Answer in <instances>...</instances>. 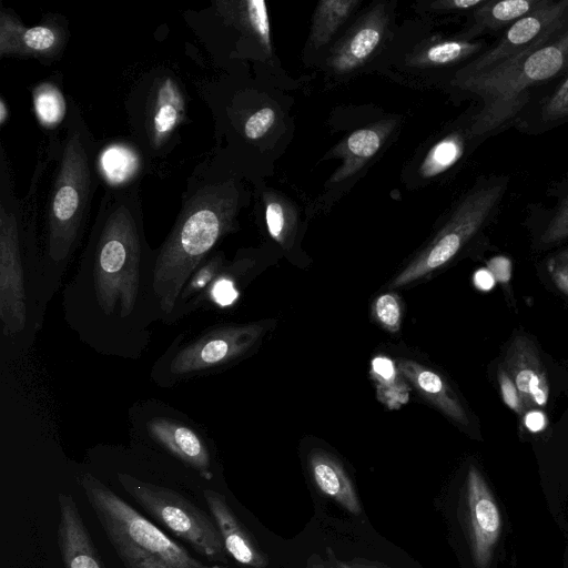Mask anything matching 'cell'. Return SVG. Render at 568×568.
<instances>
[{"mask_svg":"<svg viewBox=\"0 0 568 568\" xmlns=\"http://www.w3.org/2000/svg\"><path fill=\"white\" fill-rule=\"evenodd\" d=\"M156 248L146 241L138 187H109L73 276L62 315L98 354L138 359L162 313L154 287Z\"/></svg>","mask_w":568,"mask_h":568,"instance_id":"6da1fadb","label":"cell"},{"mask_svg":"<svg viewBox=\"0 0 568 568\" xmlns=\"http://www.w3.org/2000/svg\"><path fill=\"white\" fill-rule=\"evenodd\" d=\"M54 294L44 274L34 227L27 225L1 150L0 324L2 353L9 358L33 344Z\"/></svg>","mask_w":568,"mask_h":568,"instance_id":"7a4b0ae2","label":"cell"},{"mask_svg":"<svg viewBox=\"0 0 568 568\" xmlns=\"http://www.w3.org/2000/svg\"><path fill=\"white\" fill-rule=\"evenodd\" d=\"M239 197L231 180L201 184L185 195L171 231L156 248L154 287L163 324H172L184 284L230 232Z\"/></svg>","mask_w":568,"mask_h":568,"instance_id":"3957f363","label":"cell"},{"mask_svg":"<svg viewBox=\"0 0 568 568\" xmlns=\"http://www.w3.org/2000/svg\"><path fill=\"white\" fill-rule=\"evenodd\" d=\"M92 151L83 125L77 120L70 123L50 192L40 245L44 274L55 293L84 234L98 173L93 168Z\"/></svg>","mask_w":568,"mask_h":568,"instance_id":"277c9868","label":"cell"},{"mask_svg":"<svg viewBox=\"0 0 568 568\" xmlns=\"http://www.w3.org/2000/svg\"><path fill=\"white\" fill-rule=\"evenodd\" d=\"M568 68V14L528 49L493 70L453 80L459 89L483 99L471 133L494 131L515 118L527 102L528 90L552 79Z\"/></svg>","mask_w":568,"mask_h":568,"instance_id":"5b68a950","label":"cell"},{"mask_svg":"<svg viewBox=\"0 0 568 568\" xmlns=\"http://www.w3.org/2000/svg\"><path fill=\"white\" fill-rule=\"evenodd\" d=\"M78 483L124 568H232L195 559L92 474Z\"/></svg>","mask_w":568,"mask_h":568,"instance_id":"8992f818","label":"cell"},{"mask_svg":"<svg viewBox=\"0 0 568 568\" xmlns=\"http://www.w3.org/2000/svg\"><path fill=\"white\" fill-rule=\"evenodd\" d=\"M265 331L262 323L219 324L195 335L174 337L155 361L150 377L159 387L209 376L252 351Z\"/></svg>","mask_w":568,"mask_h":568,"instance_id":"52a82bcc","label":"cell"},{"mask_svg":"<svg viewBox=\"0 0 568 568\" xmlns=\"http://www.w3.org/2000/svg\"><path fill=\"white\" fill-rule=\"evenodd\" d=\"M122 488L158 523L209 560L227 565V552L212 518L180 493L118 473Z\"/></svg>","mask_w":568,"mask_h":568,"instance_id":"ba28073f","label":"cell"},{"mask_svg":"<svg viewBox=\"0 0 568 568\" xmlns=\"http://www.w3.org/2000/svg\"><path fill=\"white\" fill-rule=\"evenodd\" d=\"M506 179L474 187L458 203L448 221L398 274L389 287L408 285L448 263L479 231L499 204L506 190Z\"/></svg>","mask_w":568,"mask_h":568,"instance_id":"9c48e42d","label":"cell"},{"mask_svg":"<svg viewBox=\"0 0 568 568\" xmlns=\"http://www.w3.org/2000/svg\"><path fill=\"white\" fill-rule=\"evenodd\" d=\"M130 426L135 435L195 470L204 479H212V456L200 425L162 402L145 400L129 410Z\"/></svg>","mask_w":568,"mask_h":568,"instance_id":"30bf717a","label":"cell"},{"mask_svg":"<svg viewBox=\"0 0 568 568\" xmlns=\"http://www.w3.org/2000/svg\"><path fill=\"white\" fill-rule=\"evenodd\" d=\"M463 516L475 567L489 568L501 534V515L488 484L474 465L466 476Z\"/></svg>","mask_w":568,"mask_h":568,"instance_id":"8fae6325","label":"cell"},{"mask_svg":"<svg viewBox=\"0 0 568 568\" xmlns=\"http://www.w3.org/2000/svg\"><path fill=\"white\" fill-rule=\"evenodd\" d=\"M568 14V0H550L544 7L523 17L506 30L496 45L460 69L454 80L488 72L516 57L535 43L550 28Z\"/></svg>","mask_w":568,"mask_h":568,"instance_id":"7c38bea8","label":"cell"},{"mask_svg":"<svg viewBox=\"0 0 568 568\" xmlns=\"http://www.w3.org/2000/svg\"><path fill=\"white\" fill-rule=\"evenodd\" d=\"M504 365L523 398L526 410L547 405V374L539 351L528 336L517 334L513 337L505 354Z\"/></svg>","mask_w":568,"mask_h":568,"instance_id":"4fadbf2b","label":"cell"},{"mask_svg":"<svg viewBox=\"0 0 568 568\" xmlns=\"http://www.w3.org/2000/svg\"><path fill=\"white\" fill-rule=\"evenodd\" d=\"M67 36L59 24L50 22L24 27L6 10L0 17V55L52 59L62 52Z\"/></svg>","mask_w":568,"mask_h":568,"instance_id":"5bb4252c","label":"cell"},{"mask_svg":"<svg viewBox=\"0 0 568 568\" xmlns=\"http://www.w3.org/2000/svg\"><path fill=\"white\" fill-rule=\"evenodd\" d=\"M387 24L385 6L376 4L335 45L327 60L328 65L336 73H347L363 65L379 45Z\"/></svg>","mask_w":568,"mask_h":568,"instance_id":"9a60e30c","label":"cell"},{"mask_svg":"<svg viewBox=\"0 0 568 568\" xmlns=\"http://www.w3.org/2000/svg\"><path fill=\"white\" fill-rule=\"evenodd\" d=\"M58 546L64 568H106L73 497L59 493Z\"/></svg>","mask_w":568,"mask_h":568,"instance_id":"2e32d148","label":"cell"},{"mask_svg":"<svg viewBox=\"0 0 568 568\" xmlns=\"http://www.w3.org/2000/svg\"><path fill=\"white\" fill-rule=\"evenodd\" d=\"M203 496L220 530L226 552L239 564L248 568H266L267 556L233 513L225 496L212 489H204Z\"/></svg>","mask_w":568,"mask_h":568,"instance_id":"e0dca14e","label":"cell"},{"mask_svg":"<svg viewBox=\"0 0 568 568\" xmlns=\"http://www.w3.org/2000/svg\"><path fill=\"white\" fill-rule=\"evenodd\" d=\"M398 372L414 388L460 426H469V418L462 402L446 383L433 369L410 359H397Z\"/></svg>","mask_w":568,"mask_h":568,"instance_id":"ac0fdd59","label":"cell"},{"mask_svg":"<svg viewBox=\"0 0 568 568\" xmlns=\"http://www.w3.org/2000/svg\"><path fill=\"white\" fill-rule=\"evenodd\" d=\"M312 478L321 493L353 515L362 513L355 487L341 462L329 453L314 449L308 455Z\"/></svg>","mask_w":568,"mask_h":568,"instance_id":"d6986e66","label":"cell"},{"mask_svg":"<svg viewBox=\"0 0 568 568\" xmlns=\"http://www.w3.org/2000/svg\"><path fill=\"white\" fill-rule=\"evenodd\" d=\"M396 125L395 120H384L372 126L351 133L336 149L335 153L343 163L331 176L332 183H338L355 174L381 149L384 140Z\"/></svg>","mask_w":568,"mask_h":568,"instance_id":"ffe728a7","label":"cell"},{"mask_svg":"<svg viewBox=\"0 0 568 568\" xmlns=\"http://www.w3.org/2000/svg\"><path fill=\"white\" fill-rule=\"evenodd\" d=\"M185 113L184 98L176 82L163 79L154 92L149 131L154 146H160L174 132Z\"/></svg>","mask_w":568,"mask_h":568,"instance_id":"44dd1931","label":"cell"},{"mask_svg":"<svg viewBox=\"0 0 568 568\" xmlns=\"http://www.w3.org/2000/svg\"><path fill=\"white\" fill-rule=\"evenodd\" d=\"M550 0H486L484 4L474 10V20L469 34L483 31H496L511 26L523 17L547 4ZM471 36V37H473Z\"/></svg>","mask_w":568,"mask_h":568,"instance_id":"7402d4cb","label":"cell"},{"mask_svg":"<svg viewBox=\"0 0 568 568\" xmlns=\"http://www.w3.org/2000/svg\"><path fill=\"white\" fill-rule=\"evenodd\" d=\"M97 171L109 187H126L141 170L138 152L125 143H112L97 158Z\"/></svg>","mask_w":568,"mask_h":568,"instance_id":"603a6c76","label":"cell"},{"mask_svg":"<svg viewBox=\"0 0 568 568\" xmlns=\"http://www.w3.org/2000/svg\"><path fill=\"white\" fill-rule=\"evenodd\" d=\"M358 0H323L318 2L311 28V43L315 49L329 42L337 29L345 22Z\"/></svg>","mask_w":568,"mask_h":568,"instance_id":"cb8c5ba5","label":"cell"},{"mask_svg":"<svg viewBox=\"0 0 568 568\" xmlns=\"http://www.w3.org/2000/svg\"><path fill=\"white\" fill-rule=\"evenodd\" d=\"M483 48L481 42L467 40H445L434 43L410 59V64L418 67L445 65L462 61Z\"/></svg>","mask_w":568,"mask_h":568,"instance_id":"d4e9b609","label":"cell"},{"mask_svg":"<svg viewBox=\"0 0 568 568\" xmlns=\"http://www.w3.org/2000/svg\"><path fill=\"white\" fill-rule=\"evenodd\" d=\"M371 374L376 382L377 394L388 407L396 408L407 402L408 394L405 384L398 376L395 363L385 356L372 361Z\"/></svg>","mask_w":568,"mask_h":568,"instance_id":"484cf974","label":"cell"},{"mask_svg":"<svg viewBox=\"0 0 568 568\" xmlns=\"http://www.w3.org/2000/svg\"><path fill=\"white\" fill-rule=\"evenodd\" d=\"M464 153V138L454 132L435 143L425 155L419 173L423 178H434L452 168Z\"/></svg>","mask_w":568,"mask_h":568,"instance_id":"4316f807","label":"cell"},{"mask_svg":"<svg viewBox=\"0 0 568 568\" xmlns=\"http://www.w3.org/2000/svg\"><path fill=\"white\" fill-rule=\"evenodd\" d=\"M34 113L44 126L58 125L65 115V101L54 84L43 82L32 92Z\"/></svg>","mask_w":568,"mask_h":568,"instance_id":"83f0119b","label":"cell"},{"mask_svg":"<svg viewBox=\"0 0 568 568\" xmlns=\"http://www.w3.org/2000/svg\"><path fill=\"white\" fill-rule=\"evenodd\" d=\"M245 22L267 54L272 53L271 26L265 1L242 2Z\"/></svg>","mask_w":568,"mask_h":568,"instance_id":"f1b7e54d","label":"cell"},{"mask_svg":"<svg viewBox=\"0 0 568 568\" xmlns=\"http://www.w3.org/2000/svg\"><path fill=\"white\" fill-rule=\"evenodd\" d=\"M265 222L270 235L283 244L290 232L291 220L288 210L280 200L273 197L266 200Z\"/></svg>","mask_w":568,"mask_h":568,"instance_id":"f546056e","label":"cell"},{"mask_svg":"<svg viewBox=\"0 0 568 568\" xmlns=\"http://www.w3.org/2000/svg\"><path fill=\"white\" fill-rule=\"evenodd\" d=\"M376 320L388 331L397 332L400 326V305L397 296L390 293L381 295L373 305Z\"/></svg>","mask_w":568,"mask_h":568,"instance_id":"4dcf8cb0","label":"cell"},{"mask_svg":"<svg viewBox=\"0 0 568 568\" xmlns=\"http://www.w3.org/2000/svg\"><path fill=\"white\" fill-rule=\"evenodd\" d=\"M568 116V75L546 100L541 109V119L554 122Z\"/></svg>","mask_w":568,"mask_h":568,"instance_id":"1f68e13d","label":"cell"},{"mask_svg":"<svg viewBox=\"0 0 568 568\" xmlns=\"http://www.w3.org/2000/svg\"><path fill=\"white\" fill-rule=\"evenodd\" d=\"M568 239V196L557 209L546 226L540 242L544 245H554Z\"/></svg>","mask_w":568,"mask_h":568,"instance_id":"d6a6232c","label":"cell"},{"mask_svg":"<svg viewBox=\"0 0 568 568\" xmlns=\"http://www.w3.org/2000/svg\"><path fill=\"white\" fill-rule=\"evenodd\" d=\"M276 119L275 111L264 106L252 113L244 123V134L250 140L261 139L273 126Z\"/></svg>","mask_w":568,"mask_h":568,"instance_id":"836d02e7","label":"cell"},{"mask_svg":"<svg viewBox=\"0 0 568 568\" xmlns=\"http://www.w3.org/2000/svg\"><path fill=\"white\" fill-rule=\"evenodd\" d=\"M498 382L504 403L515 413H517L520 416H524L527 410L524 405L523 398L515 383L513 382L508 373L505 371V368L501 366L499 367L498 371Z\"/></svg>","mask_w":568,"mask_h":568,"instance_id":"e575fe53","label":"cell"},{"mask_svg":"<svg viewBox=\"0 0 568 568\" xmlns=\"http://www.w3.org/2000/svg\"><path fill=\"white\" fill-rule=\"evenodd\" d=\"M547 270L555 286L568 296V248L551 256Z\"/></svg>","mask_w":568,"mask_h":568,"instance_id":"d590c367","label":"cell"},{"mask_svg":"<svg viewBox=\"0 0 568 568\" xmlns=\"http://www.w3.org/2000/svg\"><path fill=\"white\" fill-rule=\"evenodd\" d=\"M326 557L332 568H393L383 562L366 558L339 559L331 547H326Z\"/></svg>","mask_w":568,"mask_h":568,"instance_id":"8d00e7d4","label":"cell"},{"mask_svg":"<svg viewBox=\"0 0 568 568\" xmlns=\"http://www.w3.org/2000/svg\"><path fill=\"white\" fill-rule=\"evenodd\" d=\"M486 0H439L432 6L438 10H469L476 9L485 3Z\"/></svg>","mask_w":568,"mask_h":568,"instance_id":"74e56055","label":"cell"},{"mask_svg":"<svg viewBox=\"0 0 568 568\" xmlns=\"http://www.w3.org/2000/svg\"><path fill=\"white\" fill-rule=\"evenodd\" d=\"M524 422L528 429L537 432L544 427L545 418L541 412L535 408L526 412Z\"/></svg>","mask_w":568,"mask_h":568,"instance_id":"f35d334b","label":"cell"},{"mask_svg":"<svg viewBox=\"0 0 568 568\" xmlns=\"http://www.w3.org/2000/svg\"><path fill=\"white\" fill-rule=\"evenodd\" d=\"M475 283L480 290H489L493 285V276L481 270L475 274Z\"/></svg>","mask_w":568,"mask_h":568,"instance_id":"ab89813d","label":"cell"},{"mask_svg":"<svg viewBox=\"0 0 568 568\" xmlns=\"http://www.w3.org/2000/svg\"><path fill=\"white\" fill-rule=\"evenodd\" d=\"M306 568H332L325 564L318 554H312L306 564Z\"/></svg>","mask_w":568,"mask_h":568,"instance_id":"60d3db41","label":"cell"},{"mask_svg":"<svg viewBox=\"0 0 568 568\" xmlns=\"http://www.w3.org/2000/svg\"><path fill=\"white\" fill-rule=\"evenodd\" d=\"M9 119V110L4 99L0 98V124L4 125L7 120Z\"/></svg>","mask_w":568,"mask_h":568,"instance_id":"b9f144b4","label":"cell"}]
</instances>
